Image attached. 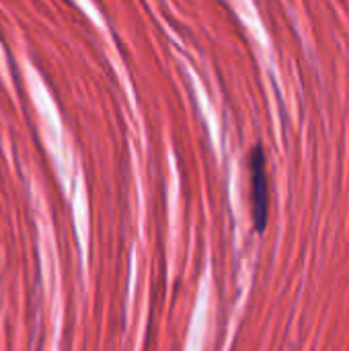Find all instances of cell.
Instances as JSON below:
<instances>
[{
  "label": "cell",
  "instance_id": "cell-1",
  "mask_svg": "<svg viewBox=\"0 0 349 351\" xmlns=\"http://www.w3.org/2000/svg\"><path fill=\"white\" fill-rule=\"evenodd\" d=\"M251 175H253V212L255 224L263 230L267 220V175H265V158L261 148H255L251 154Z\"/></svg>",
  "mask_w": 349,
  "mask_h": 351
}]
</instances>
